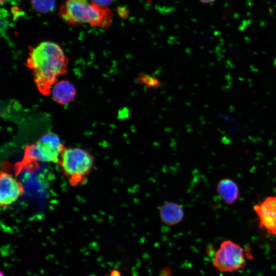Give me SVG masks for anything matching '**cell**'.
<instances>
[{
	"label": "cell",
	"mask_w": 276,
	"mask_h": 276,
	"mask_svg": "<svg viewBox=\"0 0 276 276\" xmlns=\"http://www.w3.org/2000/svg\"><path fill=\"white\" fill-rule=\"evenodd\" d=\"M246 264L242 247L227 240L223 241L215 254L213 264L222 272H233L244 267Z\"/></svg>",
	"instance_id": "cell-4"
},
{
	"label": "cell",
	"mask_w": 276,
	"mask_h": 276,
	"mask_svg": "<svg viewBox=\"0 0 276 276\" xmlns=\"http://www.w3.org/2000/svg\"><path fill=\"white\" fill-rule=\"evenodd\" d=\"M172 271L169 267L163 268L160 272V276H172Z\"/></svg>",
	"instance_id": "cell-16"
},
{
	"label": "cell",
	"mask_w": 276,
	"mask_h": 276,
	"mask_svg": "<svg viewBox=\"0 0 276 276\" xmlns=\"http://www.w3.org/2000/svg\"><path fill=\"white\" fill-rule=\"evenodd\" d=\"M136 80L139 84L147 88H159L162 85L161 81L156 77L145 73H140Z\"/></svg>",
	"instance_id": "cell-13"
},
{
	"label": "cell",
	"mask_w": 276,
	"mask_h": 276,
	"mask_svg": "<svg viewBox=\"0 0 276 276\" xmlns=\"http://www.w3.org/2000/svg\"><path fill=\"white\" fill-rule=\"evenodd\" d=\"M64 174L73 185L82 182L94 165V158L87 150L79 147L64 148L58 162Z\"/></svg>",
	"instance_id": "cell-2"
},
{
	"label": "cell",
	"mask_w": 276,
	"mask_h": 276,
	"mask_svg": "<svg viewBox=\"0 0 276 276\" xmlns=\"http://www.w3.org/2000/svg\"><path fill=\"white\" fill-rule=\"evenodd\" d=\"M118 13L120 17L123 18H126L127 17L129 14V11L126 8L119 7L117 10Z\"/></svg>",
	"instance_id": "cell-15"
},
{
	"label": "cell",
	"mask_w": 276,
	"mask_h": 276,
	"mask_svg": "<svg viewBox=\"0 0 276 276\" xmlns=\"http://www.w3.org/2000/svg\"><path fill=\"white\" fill-rule=\"evenodd\" d=\"M106 276H121V273L119 271L116 269H113L110 272L109 275H106Z\"/></svg>",
	"instance_id": "cell-17"
},
{
	"label": "cell",
	"mask_w": 276,
	"mask_h": 276,
	"mask_svg": "<svg viewBox=\"0 0 276 276\" xmlns=\"http://www.w3.org/2000/svg\"><path fill=\"white\" fill-rule=\"evenodd\" d=\"M158 212L161 221L168 225H175L179 223L185 217L183 206L173 201L164 202L160 206Z\"/></svg>",
	"instance_id": "cell-8"
},
{
	"label": "cell",
	"mask_w": 276,
	"mask_h": 276,
	"mask_svg": "<svg viewBox=\"0 0 276 276\" xmlns=\"http://www.w3.org/2000/svg\"><path fill=\"white\" fill-rule=\"evenodd\" d=\"M51 93L53 100L58 104L66 105L71 102L76 95L74 84L67 80L57 82L53 86Z\"/></svg>",
	"instance_id": "cell-9"
},
{
	"label": "cell",
	"mask_w": 276,
	"mask_h": 276,
	"mask_svg": "<svg viewBox=\"0 0 276 276\" xmlns=\"http://www.w3.org/2000/svg\"><path fill=\"white\" fill-rule=\"evenodd\" d=\"M112 14L110 9L91 3L88 24L93 27L107 28L110 26Z\"/></svg>",
	"instance_id": "cell-10"
},
{
	"label": "cell",
	"mask_w": 276,
	"mask_h": 276,
	"mask_svg": "<svg viewBox=\"0 0 276 276\" xmlns=\"http://www.w3.org/2000/svg\"><path fill=\"white\" fill-rule=\"evenodd\" d=\"M200 2L204 3V4H209L213 3L216 0H199Z\"/></svg>",
	"instance_id": "cell-18"
},
{
	"label": "cell",
	"mask_w": 276,
	"mask_h": 276,
	"mask_svg": "<svg viewBox=\"0 0 276 276\" xmlns=\"http://www.w3.org/2000/svg\"><path fill=\"white\" fill-rule=\"evenodd\" d=\"M91 3L89 0H66L59 9L61 18L70 25L88 24Z\"/></svg>",
	"instance_id": "cell-5"
},
{
	"label": "cell",
	"mask_w": 276,
	"mask_h": 276,
	"mask_svg": "<svg viewBox=\"0 0 276 276\" xmlns=\"http://www.w3.org/2000/svg\"><path fill=\"white\" fill-rule=\"evenodd\" d=\"M21 183L12 174L2 171L0 176V204L5 208L16 202L22 194Z\"/></svg>",
	"instance_id": "cell-6"
},
{
	"label": "cell",
	"mask_w": 276,
	"mask_h": 276,
	"mask_svg": "<svg viewBox=\"0 0 276 276\" xmlns=\"http://www.w3.org/2000/svg\"><path fill=\"white\" fill-rule=\"evenodd\" d=\"M254 210L258 216L260 227L276 235V196L267 197L254 205Z\"/></svg>",
	"instance_id": "cell-7"
},
{
	"label": "cell",
	"mask_w": 276,
	"mask_h": 276,
	"mask_svg": "<svg viewBox=\"0 0 276 276\" xmlns=\"http://www.w3.org/2000/svg\"><path fill=\"white\" fill-rule=\"evenodd\" d=\"M217 192L222 200L229 205L235 202L239 195L237 184L229 178H223L218 182Z\"/></svg>",
	"instance_id": "cell-11"
},
{
	"label": "cell",
	"mask_w": 276,
	"mask_h": 276,
	"mask_svg": "<svg viewBox=\"0 0 276 276\" xmlns=\"http://www.w3.org/2000/svg\"><path fill=\"white\" fill-rule=\"evenodd\" d=\"M6 0H1V4H3V3L5 2Z\"/></svg>",
	"instance_id": "cell-19"
},
{
	"label": "cell",
	"mask_w": 276,
	"mask_h": 276,
	"mask_svg": "<svg viewBox=\"0 0 276 276\" xmlns=\"http://www.w3.org/2000/svg\"><path fill=\"white\" fill-rule=\"evenodd\" d=\"M29 48L26 65L31 70L38 91L48 96L58 77L67 73L68 59L61 47L53 41H44Z\"/></svg>",
	"instance_id": "cell-1"
},
{
	"label": "cell",
	"mask_w": 276,
	"mask_h": 276,
	"mask_svg": "<svg viewBox=\"0 0 276 276\" xmlns=\"http://www.w3.org/2000/svg\"><path fill=\"white\" fill-rule=\"evenodd\" d=\"M0 275H1V276H5V275H4V274L2 273V271L1 272V274H0Z\"/></svg>",
	"instance_id": "cell-20"
},
{
	"label": "cell",
	"mask_w": 276,
	"mask_h": 276,
	"mask_svg": "<svg viewBox=\"0 0 276 276\" xmlns=\"http://www.w3.org/2000/svg\"><path fill=\"white\" fill-rule=\"evenodd\" d=\"M64 149L59 136L48 132L26 147L24 159L29 162L58 163Z\"/></svg>",
	"instance_id": "cell-3"
},
{
	"label": "cell",
	"mask_w": 276,
	"mask_h": 276,
	"mask_svg": "<svg viewBox=\"0 0 276 276\" xmlns=\"http://www.w3.org/2000/svg\"><path fill=\"white\" fill-rule=\"evenodd\" d=\"M32 8L41 13L52 11L55 7V0H30Z\"/></svg>",
	"instance_id": "cell-12"
},
{
	"label": "cell",
	"mask_w": 276,
	"mask_h": 276,
	"mask_svg": "<svg viewBox=\"0 0 276 276\" xmlns=\"http://www.w3.org/2000/svg\"><path fill=\"white\" fill-rule=\"evenodd\" d=\"M91 3L98 5L107 7L112 2L113 0H89Z\"/></svg>",
	"instance_id": "cell-14"
}]
</instances>
